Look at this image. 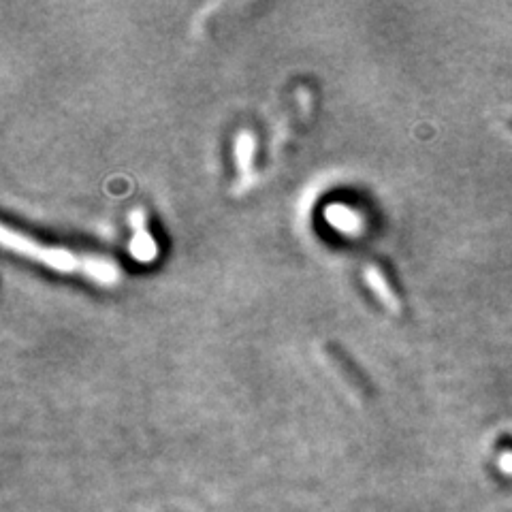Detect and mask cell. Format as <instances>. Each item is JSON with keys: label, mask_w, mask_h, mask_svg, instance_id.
Here are the masks:
<instances>
[{"label": "cell", "mask_w": 512, "mask_h": 512, "mask_svg": "<svg viewBox=\"0 0 512 512\" xmlns=\"http://www.w3.org/2000/svg\"><path fill=\"white\" fill-rule=\"evenodd\" d=\"M0 239H3V246L7 250L18 252L30 261H37L45 267L62 271V274H73L79 271L94 282L111 286L120 280V269L111 263L109 259L96 254H79L67 248H56V246H43L35 242L32 237H26L20 231H13L7 224H3V231H0Z\"/></svg>", "instance_id": "6da1fadb"}, {"label": "cell", "mask_w": 512, "mask_h": 512, "mask_svg": "<svg viewBox=\"0 0 512 512\" xmlns=\"http://www.w3.org/2000/svg\"><path fill=\"white\" fill-rule=\"evenodd\" d=\"M128 222H131V244H128V250H131L133 259L139 263H152L158 256V246L154 242V237L148 231V216L143 207H135V210L128 214Z\"/></svg>", "instance_id": "7a4b0ae2"}, {"label": "cell", "mask_w": 512, "mask_h": 512, "mask_svg": "<svg viewBox=\"0 0 512 512\" xmlns=\"http://www.w3.org/2000/svg\"><path fill=\"white\" fill-rule=\"evenodd\" d=\"M254 152L256 139L250 131H239L233 141V158L237 169V184L246 188L254 182Z\"/></svg>", "instance_id": "3957f363"}, {"label": "cell", "mask_w": 512, "mask_h": 512, "mask_svg": "<svg viewBox=\"0 0 512 512\" xmlns=\"http://www.w3.org/2000/svg\"><path fill=\"white\" fill-rule=\"evenodd\" d=\"M363 278H365V284L370 286L372 295L384 306V310L395 314V316L402 314V301H399V297L395 295L387 276H384V271L378 265H367L363 269Z\"/></svg>", "instance_id": "277c9868"}, {"label": "cell", "mask_w": 512, "mask_h": 512, "mask_svg": "<svg viewBox=\"0 0 512 512\" xmlns=\"http://www.w3.org/2000/svg\"><path fill=\"white\" fill-rule=\"evenodd\" d=\"M500 470L504 474H512V451L502 453V457H500Z\"/></svg>", "instance_id": "5b68a950"}]
</instances>
